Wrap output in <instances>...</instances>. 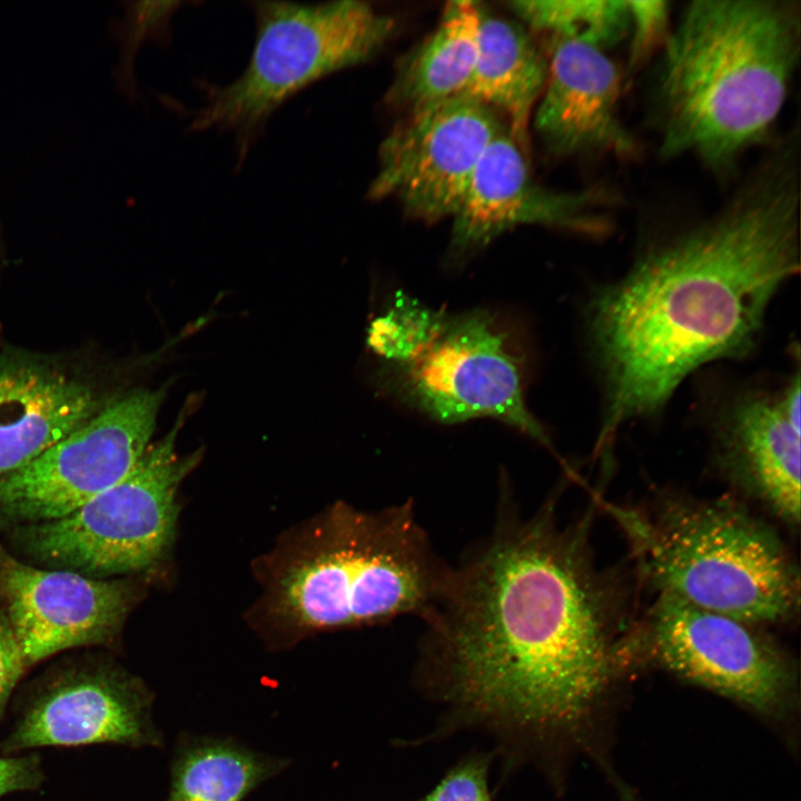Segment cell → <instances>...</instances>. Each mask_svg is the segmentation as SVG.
Here are the masks:
<instances>
[{
    "mask_svg": "<svg viewBox=\"0 0 801 801\" xmlns=\"http://www.w3.org/2000/svg\"><path fill=\"white\" fill-rule=\"evenodd\" d=\"M585 521L561 525L554 506L505 517L446 574L425 615L423 684L452 725L478 726L520 753L568 733L632 646L599 571Z\"/></svg>",
    "mask_w": 801,
    "mask_h": 801,
    "instance_id": "6da1fadb",
    "label": "cell"
},
{
    "mask_svg": "<svg viewBox=\"0 0 801 801\" xmlns=\"http://www.w3.org/2000/svg\"><path fill=\"white\" fill-rule=\"evenodd\" d=\"M798 146L783 140L716 212L649 247L591 300L605 392L595 457L694 369L754 347L771 299L799 270Z\"/></svg>",
    "mask_w": 801,
    "mask_h": 801,
    "instance_id": "7a4b0ae2",
    "label": "cell"
},
{
    "mask_svg": "<svg viewBox=\"0 0 801 801\" xmlns=\"http://www.w3.org/2000/svg\"><path fill=\"white\" fill-rule=\"evenodd\" d=\"M801 10L788 0H694L661 49L652 87L659 155L728 177L769 138L800 58Z\"/></svg>",
    "mask_w": 801,
    "mask_h": 801,
    "instance_id": "3957f363",
    "label": "cell"
},
{
    "mask_svg": "<svg viewBox=\"0 0 801 801\" xmlns=\"http://www.w3.org/2000/svg\"><path fill=\"white\" fill-rule=\"evenodd\" d=\"M447 571L409 501L375 512L339 504L280 565L270 607L304 632L425 617Z\"/></svg>",
    "mask_w": 801,
    "mask_h": 801,
    "instance_id": "277c9868",
    "label": "cell"
},
{
    "mask_svg": "<svg viewBox=\"0 0 801 801\" xmlns=\"http://www.w3.org/2000/svg\"><path fill=\"white\" fill-rule=\"evenodd\" d=\"M607 508L657 593L758 626L798 613L791 555L739 504L665 494L643 506Z\"/></svg>",
    "mask_w": 801,
    "mask_h": 801,
    "instance_id": "5b68a950",
    "label": "cell"
},
{
    "mask_svg": "<svg viewBox=\"0 0 801 801\" xmlns=\"http://www.w3.org/2000/svg\"><path fill=\"white\" fill-rule=\"evenodd\" d=\"M256 34L243 72L206 88L190 130L235 136L238 159L271 115L291 97L338 71L372 59L395 29L394 19L358 0L322 3L251 2Z\"/></svg>",
    "mask_w": 801,
    "mask_h": 801,
    "instance_id": "8992f818",
    "label": "cell"
},
{
    "mask_svg": "<svg viewBox=\"0 0 801 801\" xmlns=\"http://www.w3.org/2000/svg\"><path fill=\"white\" fill-rule=\"evenodd\" d=\"M184 418L180 414L121 481L63 517L24 526L19 533L24 551L58 570L95 578L158 561L175 535L178 486L198 462V454L176 452Z\"/></svg>",
    "mask_w": 801,
    "mask_h": 801,
    "instance_id": "52a82bcc",
    "label": "cell"
},
{
    "mask_svg": "<svg viewBox=\"0 0 801 801\" xmlns=\"http://www.w3.org/2000/svg\"><path fill=\"white\" fill-rule=\"evenodd\" d=\"M525 352L516 332L496 313L448 315L435 340L411 363L383 366L384 392L442 424L488 417L551 447L530 412Z\"/></svg>",
    "mask_w": 801,
    "mask_h": 801,
    "instance_id": "ba28073f",
    "label": "cell"
},
{
    "mask_svg": "<svg viewBox=\"0 0 801 801\" xmlns=\"http://www.w3.org/2000/svg\"><path fill=\"white\" fill-rule=\"evenodd\" d=\"M165 398L135 389L26 465L0 475V518L24 525L78 510L121 481L149 447Z\"/></svg>",
    "mask_w": 801,
    "mask_h": 801,
    "instance_id": "9c48e42d",
    "label": "cell"
},
{
    "mask_svg": "<svg viewBox=\"0 0 801 801\" xmlns=\"http://www.w3.org/2000/svg\"><path fill=\"white\" fill-rule=\"evenodd\" d=\"M758 627L657 593L634 644L684 681L770 713L789 699L793 673Z\"/></svg>",
    "mask_w": 801,
    "mask_h": 801,
    "instance_id": "30bf717a",
    "label": "cell"
},
{
    "mask_svg": "<svg viewBox=\"0 0 801 801\" xmlns=\"http://www.w3.org/2000/svg\"><path fill=\"white\" fill-rule=\"evenodd\" d=\"M504 129L497 112L464 95L409 112L380 145L368 196L393 197L425 221L454 217L481 157Z\"/></svg>",
    "mask_w": 801,
    "mask_h": 801,
    "instance_id": "8fae6325",
    "label": "cell"
},
{
    "mask_svg": "<svg viewBox=\"0 0 801 801\" xmlns=\"http://www.w3.org/2000/svg\"><path fill=\"white\" fill-rule=\"evenodd\" d=\"M617 195L603 186L556 191L531 176L508 128L487 146L454 215L449 253L457 259L521 225L562 228L599 237L612 227Z\"/></svg>",
    "mask_w": 801,
    "mask_h": 801,
    "instance_id": "7c38bea8",
    "label": "cell"
},
{
    "mask_svg": "<svg viewBox=\"0 0 801 801\" xmlns=\"http://www.w3.org/2000/svg\"><path fill=\"white\" fill-rule=\"evenodd\" d=\"M0 597L28 666L68 649L109 641L132 599L122 583L38 568L1 544Z\"/></svg>",
    "mask_w": 801,
    "mask_h": 801,
    "instance_id": "4fadbf2b",
    "label": "cell"
},
{
    "mask_svg": "<svg viewBox=\"0 0 801 801\" xmlns=\"http://www.w3.org/2000/svg\"><path fill=\"white\" fill-rule=\"evenodd\" d=\"M152 695L115 669L75 671L48 685L27 708L8 750L117 743L160 746L151 719Z\"/></svg>",
    "mask_w": 801,
    "mask_h": 801,
    "instance_id": "5bb4252c",
    "label": "cell"
},
{
    "mask_svg": "<svg viewBox=\"0 0 801 801\" xmlns=\"http://www.w3.org/2000/svg\"><path fill=\"white\" fill-rule=\"evenodd\" d=\"M621 73L605 50L565 38L551 39L547 79L534 125L558 156L630 160L640 145L619 112Z\"/></svg>",
    "mask_w": 801,
    "mask_h": 801,
    "instance_id": "9a60e30c",
    "label": "cell"
},
{
    "mask_svg": "<svg viewBox=\"0 0 801 801\" xmlns=\"http://www.w3.org/2000/svg\"><path fill=\"white\" fill-rule=\"evenodd\" d=\"M800 374L777 392L746 390L715 425L718 454L736 483L789 525L800 521Z\"/></svg>",
    "mask_w": 801,
    "mask_h": 801,
    "instance_id": "2e32d148",
    "label": "cell"
},
{
    "mask_svg": "<svg viewBox=\"0 0 801 801\" xmlns=\"http://www.w3.org/2000/svg\"><path fill=\"white\" fill-rule=\"evenodd\" d=\"M109 399L89 375L53 358L1 354L0 475L86 424Z\"/></svg>",
    "mask_w": 801,
    "mask_h": 801,
    "instance_id": "e0dca14e",
    "label": "cell"
},
{
    "mask_svg": "<svg viewBox=\"0 0 801 801\" xmlns=\"http://www.w3.org/2000/svg\"><path fill=\"white\" fill-rule=\"evenodd\" d=\"M547 72L548 60L523 26L481 4L477 57L461 95L503 113L511 135L524 142Z\"/></svg>",
    "mask_w": 801,
    "mask_h": 801,
    "instance_id": "ac0fdd59",
    "label": "cell"
},
{
    "mask_svg": "<svg viewBox=\"0 0 801 801\" xmlns=\"http://www.w3.org/2000/svg\"><path fill=\"white\" fill-rule=\"evenodd\" d=\"M481 3L445 4L434 31L402 62L390 98L408 113L463 93L476 61Z\"/></svg>",
    "mask_w": 801,
    "mask_h": 801,
    "instance_id": "d6986e66",
    "label": "cell"
},
{
    "mask_svg": "<svg viewBox=\"0 0 801 801\" xmlns=\"http://www.w3.org/2000/svg\"><path fill=\"white\" fill-rule=\"evenodd\" d=\"M287 765L230 739L188 736L171 760L167 801H243Z\"/></svg>",
    "mask_w": 801,
    "mask_h": 801,
    "instance_id": "ffe728a7",
    "label": "cell"
},
{
    "mask_svg": "<svg viewBox=\"0 0 801 801\" xmlns=\"http://www.w3.org/2000/svg\"><path fill=\"white\" fill-rule=\"evenodd\" d=\"M506 4L524 23L551 39H574L606 50L629 31L626 0H516Z\"/></svg>",
    "mask_w": 801,
    "mask_h": 801,
    "instance_id": "44dd1931",
    "label": "cell"
},
{
    "mask_svg": "<svg viewBox=\"0 0 801 801\" xmlns=\"http://www.w3.org/2000/svg\"><path fill=\"white\" fill-rule=\"evenodd\" d=\"M448 315L397 291L372 320L367 329V346L383 366L411 363L441 334Z\"/></svg>",
    "mask_w": 801,
    "mask_h": 801,
    "instance_id": "7402d4cb",
    "label": "cell"
},
{
    "mask_svg": "<svg viewBox=\"0 0 801 801\" xmlns=\"http://www.w3.org/2000/svg\"><path fill=\"white\" fill-rule=\"evenodd\" d=\"M629 9V63L637 67L651 53L662 49L671 32L670 2L626 0Z\"/></svg>",
    "mask_w": 801,
    "mask_h": 801,
    "instance_id": "603a6c76",
    "label": "cell"
},
{
    "mask_svg": "<svg viewBox=\"0 0 801 801\" xmlns=\"http://www.w3.org/2000/svg\"><path fill=\"white\" fill-rule=\"evenodd\" d=\"M491 758L486 753L464 756L419 801H494L488 788Z\"/></svg>",
    "mask_w": 801,
    "mask_h": 801,
    "instance_id": "cb8c5ba5",
    "label": "cell"
},
{
    "mask_svg": "<svg viewBox=\"0 0 801 801\" xmlns=\"http://www.w3.org/2000/svg\"><path fill=\"white\" fill-rule=\"evenodd\" d=\"M27 668L24 655L12 626L6 613L0 611V714Z\"/></svg>",
    "mask_w": 801,
    "mask_h": 801,
    "instance_id": "d4e9b609",
    "label": "cell"
},
{
    "mask_svg": "<svg viewBox=\"0 0 801 801\" xmlns=\"http://www.w3.org/2000/svg\"><path fill=\"white\" fill-rule=\"evenodd\" d=\"M39 781L40 771L34 759L0 756V797L32 789Z\"/></svg>",
    "mask_w": 801,
    "mask_h": 801,
    "instance_id": "484cf974",
    "label": "cell"
}]
</instances>
